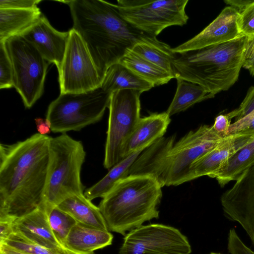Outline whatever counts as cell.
Segmentation results:
<instances>
[{
    "mask_svg": "<svg viewBox=\"0 0 254 254\" xmlns=\"http://www.w3.org/2000/svg\"><path fill=\"white\" fill-rule=\"evenodd\" d=\"M113 236L105 231L76 223L71 229L63 247L74 253L89 254L112 244Z\"/></svg>",
    "mask_w": 254,
    "mask_h": 254,
    "instance_id": "ffe728a7",
    "label": "cell"
},
{
    "mask_svg": "<svg viewBox=\"0 0 254 254\" xmlns=\"http://www.w3.org/2000/svg\"><path fill=\"white\" fill-rule=\"evenodd\" d=\"M252 0H225L224 2L235 8L238 12L242 11Z\"/></svg>",
    "mask_w": 254,
    "mask_h": 254,
    "instance_id": "60d3db41",
    "label": "cell"
},
{
    "mask_svg": "<svg viewBox=\"0 0 254 254\" xmlns=\"http://www.w3.org/2000/svg\"><path fill=\"white\" fill-rule=\"evenodd\" d=\"M187 238L178 229L159 224L142 225L127 233L119 254H190Z\"/></svg>",
    "mask_w": 254,
    "mask_h": 254,
    "instance_id": "7c38bea8",
    "label": "cell"
},
{
    "mask_svg": "<svg viewBox=\"0 0 254 254\" xmlns=\"http://www.w3.org/2000/svg\"><path fill=\"white\" fill-rule=\"evenodd\" d=\"M210 254H218V253H211Z\"/></svg>",
    "mask_w": 254,
    "mask_h": 254,
    "instance_id": "f6af8a7d",
    "label": "cell"
},
{
    "mask_svg": "<svg viewBox=\"0 0 254 254\" xmlns=\"http://www.w3.org/2000/svg\"><path fill=\"white\" fill-rule=\"evenodd\" d=\"M220 201L226 217L238 222L254 245V164L222 194Z\"/></svg>",
    "mask_w": 254,
    "mask_h": 254,
    "instance_id": "4fadbf2b",
    "label": "cell"
},
{
    "mask_svg": "<svg viewBox=\"0 0 254 254\" xmlns=\"http://www.w3.org/2000/svg\"><path fill=\"white\" fill-rule=\"evenodd\" d=\"M247 37L179 54L173 62L175 78L203 87L215 95L238 79L244 62Z\"/></svg>",
    "mask_w": 254,
    "mask_h": 254,
    "instance_id": "3957f363",
    "label": "cell"
},
{
    "mask_svg": "<svg viewBox=\"0 0 254 254\" xmlns=\"http://www.w3.org/2000/svg\"><path fill=\"white\" fill-rule=\"evenodd\" d=\"M138 76L154 86L167 83L173 75L129 50L120 61Z\"/></svg>",
    "mask_w": 254,
    "mask_h": 254,
    "instance_id": "4316f807",
    "label": "cell"
},
{
    "mask_svg": "<svg viewBox=\"0 0 254 254\" xmlns=\"http://www.w3.org/2000/svg\"><path fill=\"white\" fill-rule=\"evenodd\" d=\"M254 58V36L247 37L244 63Z\"/></svg>",
    "mask_w": 254,
    "mask_h": 254,
    "instance_id": "ab89813d",
    "label": "cell"
},
{
    "mask_svg": "<svg viewBox=\"0 0 254 254\" xmlns=\"http://www.w3.org/2000/svg\"><path fill=\"white\" fill-rule=\"evenodd\" d=\"M254 164V139L233 154L209 177L215 178L219 185L224 187L230 182L236 181Z\"/></svg>",
    "mask_w": 254,
    "mask_h": 254,
    "instance_id": "cb8c5ba5",
    "label": "cell"
},
{
    "mask_svg": "<svg viewBox=\"0 0 254 254\" xmlns=\"http://www.w3.org/2000/svg\"><path fill=\"white\" fill-rule=\"evenodd\" d=\"M170 122V116L166 112L140 118L123 147L122 159L136 151L144 150L163 137Z\"/></svg>",
    "mask_w": 254,
    "mask_h": 254,
    "instance_id": "e0dca14e",
    "label": "cell"
},
{
    "mask_svg": "<svg viewBox=\"0 0 254 254\" xmlns=\"http://www.w3.org/2000/svg\"><path fill=\"white\" fill-rule=\"evenodd\" d=\"M239 13L234 7H225L217 17L199 33L172 48L176 54L226 43L243 36L239 26Z\"/></svg>",
    "mask_w": 254,
    "mask_h": 254,
    "instance_id": "5bb4252c",
    "label": "cell"
},
{
    "mask_svg": "<svg viewBox=\"0 0 254 254\" xmlns=\"http://www.w3.org/2000/svg\"><path fill=\"white\" fill-rule=\"evenodd\" d=\"M162 188L149 176H128L121 180L98 206L108 230L125 236L145 221L158 218Z\"/></svg>",
    "mask_w": 254,
    "mask_h": 254,
    "instance_id": "277c9868",
    "label": "cell"
},
{
    "mask_svg": "<svg viewBox=\"0 0 254 254\" xmlns=\"http://www.w3.org/2000/svg\"><path fill=\"white\" fill-rule=\"evenodd\" d=\"M231 120L227 114L219 115L215 119L213 128L216 132L227 135V132L231 124Z\"/></svg>",
    "mask_w": 254,
    "mask_h": 254,
    "instance_id": "8d00e7d4",
    "label": "cell"
},
{
    "mask_svg": "<svg viewBox=\"0 0 254 254\" xmlns=\"http://www.w3.org/2000/svg\"><path fill=\"white\" fill-rule=\"evenodd\" d=\"M254 109V86H251L248 90L246 96L239 107L227 114L231 120L235 118L237 121L251 113Z\"/></svg>",
    "mask_w": 254,
    "mask_h": 254,
    "instance_id": "d6a6232c",
    "label": "cell"
},
{
    "mask_svg": "<svg viewBox=\"0 0 254 254\" xmlns=\"http://www.w3.org/2000/svg\"><path fill=\"white\" fill-rule=\"evenodd\" d=\"M21 36L33 44L47 61L54 63L58 69L60 68L65 54L69 31L56 30L42 14L38 21Z\"/></svg>",
    "mask_w": 254,
    "mask_h": 254,
    "instance_id": "2e32d148",
    "label": "cell"
},
{
    "mask_svg": "<svg viewBox=\"0 0 254 254\" xmlns=\"http://www.w3.org/2000/svg\"><path fill=\"white\" fill-rule=\"evenodd\" d=\"M254 139V129L252 127L227 135L217 145L192 164L190 181L204 176L209 177L233 154Z\"/></svg>",
    "mask_w": 254,
    "mask_h": 254,
    "instance_id": "9a60e30c",
    "label": "cell"
},
{
    "mask_svg": "<svg viewBox=\"0 0 254 254\" xmlns=\"http://www.w3.org/2000/svg\"><path fill=\"white\" fill-rule=\"evenodd\" d=\"M177 87L174 97L166 111L170 116L215 96L198 84L181 78H177Z\"/></svg>",
    "mask_w": 254,
    "mask_h": 254,
    "instance_id": "d4e9b609",
    "label": "cell"
},
{
    "mask_svg": "<svg viewBox=\"0 0 254 254\" xmlns=\"http://www.w3.org/2000/svg\"><path fill=\"white\" fill-rule=\"evenodd\" d=\"M142 92L124 89L111 94L103 165L110 170L122 160L123 147L140 119Z\"/></svg>",
    "mask_w": 254,
    "mask_h": 254,
    "instance_id": "9c48e42d",
    "label": "cell"
},
{
    "mask_svg": "<svg viewBox=\"0 0 254 254\" xmlns=\"http://www.w3.org/2000/svg\"><path fill=\"white\" fill-rule=\"evenodd\" d=\"M57 206L70 215L77 223L109 231L99 207L92 203L84 194L68 197Z\"/></svg>",
    "mask_w": 254,
    "mask_h": 254,
    "instance_id": "44dd1931",
    "label": "cell"
},
{
    "mask_svg": "<svg viewBox=\"0 0 254 254\" xmlns=\"http://www.w3.org/2000/svg\"><path fill=\"white\" fill-rule=\"evenodd\" d=\"M243 67L247 69L251 75L254 77V58L244 63Z\"/></svg>",
    "mask_w": 254,
    "mask_h": 254,
    "instance_id": "7bdbcfd3",
    "label": "cell"
},
{
    "mask_svg": "<svg viewBox=\"0 0 254 254\" xmlns=\"http://www.w3.org/2000/svg\"><path fill=\"white\" fill-rule=\"evenodd\" d=\"M101 86L110 94L124 89H134L143 92L154 87L120 62L108 68Z\"/></svg>",
    "mask_w": 254,
    "mask_h": 254,
    "instance_id": "603a6c76",
    "label": "cell"
},
{
    "mask_svg": "<svg viewBox=\"0 0 254 254\" xmlns=\"http://www.w3.org/2000/svg\"><path fill=\"white\" fill-rule=\"evenodd\" d=\"M13 221L9 219L0 220V244L3 243L13 233Z\"/></svg>",
    "mask_w": 254,
    "mask_h": 254,
    "instance_id": "74e56055",
    "label": "cell"
},
{
    "mask_svg": "<svg viewBox=\"0 0 254 254\" xmlns=\"http://www.w3.org/2000/svg\"><path fill=\"white\" fill-rule=\"evenodd\" d=\"M58 70L60 94L79 93L101 86L102 80L90 53L80 35L73 28Z\"/></svg>",
    "mask_w": 254,
    "mask_h": 254,
    "instance_id": "8fae6325",
    "label": "cell"
},
{
    "mask_svg": "<svg viewBox=\"0 0 254 254\" xmlns=\"http://www.w3.org/2000/svg\"><path fill=\"white\" fill-rule=\"evenodd\" d=\"M0 254H25L16 251L4 244H0Z\"/></svg>",
    "mask_w": 254,
    "mask_h": 254,
    "instance_id": "b9f144b4",
    "label": "cell"
},
{
    "mask_svg": "<svg viewBox=\"0 0 254 254\" xmlns=\"http://www.w3.org/2000/svg\"><path fill=\"white\" fill-rule=\"evenodd\" d=\"M13 87V71L4 42H0V88Z\"/></svg>",
    "mask_w": 254,
    "mask_h": 254,
    "instance_id": "4dcf8cb0",
    "label": "cell"
},
{
    "mask_svg": "<svg viewBox=\"0 0 254 254\" xmlns=\"http://www.w3.org/2000/svg\"><path fill=\"white\" fill-rule=\"evenodd\" d=\"M41 15L38 7L30 9L0 8V42L21 35L35 24Z\"/></svg>",
    "mask_w": 254,
    "mask_h": 254,
    "instance_id": "7402d4cb",
    "label": "cell"
},
{
    "mask_svg": "<svg viewBox=\"0 0 254 254\" xmlns=\"http://www.w3.org/2000/svg\"><path fill=\"white\" fill-rule=\"evenodd\" d=\"M175 135L163 137L145 149L132 164L128 176H151L156 179L162 187H164L165 161L175 143Z\"/></svg>",
    "mask_w": 254,
    "mask_h": 254,
    "instance_id": "d6986e66",
    "label": "cell"
},
{
    "mask_svg": "<svg viewBox=\"0 0 254 254\" xmlns=\"http://www.w3.org/2000/svg\"><path fill=\"white\" fill-rule=\"evenodd\" d=\"M68 251V254H83L74 253H72V252H70V251ZM94 254V253H93V254Z\"/></svg>",
    "mask_w": 254,
    "mask_h": 254,
    "instance_id": "ee69618b",
    "label": "cell"
},
{
    "mask_svg": "<svg viewBox=\"0 0 254 254\" xmlns=\"http://www.w3.org/2000/svg\"><path fill=\"white\" fill-rule=\"evenodd\" d=\"M61 1L69 6L72 28L85 43L102 81L108 68L136 44L161 42L125 20L114 3L102 0Z\"/></svg>",
    "mask_w": 254,
    "mask_h": 254,
    "instance_id": "7a4b0ae2",
    "label": "cell"
},
{
    "mask_svg": "<svg viewBox=\"0 0 254 254\" xmlns=\"http://www.w3.org/2000/svg\"><path fill=\"white\" fill-rule=\"evenodd\" d=\"M48 217L55 237L63 247L71 229L77 223L76 221L70 215L58 206H55L48 211Z\"/></svg>",
    "mask_w": 254,
    "mask_h": 254,
    "instance_id": "f1b7e54d",
    "label": "cell"
},
{
    "mask_svg": "<svg viewBox=\"0 0 254 254\" xmlns=\"http://www.w3.org/2000/svg\"><path fill=\"white\" fill-rule=\"evenodd\" d=\"M228 250L231 254H254V252L242 242L234 229L229 231Z\"/></svg>",
    "mask_w": 254,
    "mask_h": 254,
    "instance_id": "836d02e7",
    "label": "cell"
},
{
    "mask_svg": "<svg viewBox=\"0 0 254 254\" xmlns=\"http://www.w3.org/2000/svg\"><path fill=\"white\" fill-rule=\"evenodd\" d=\"M35 122L39 134L47 135L52 131L51 123L47 118H36Z\"/></svg>",
    "mask_w": 254,
    "mask_h": 254,
    "instance_id": "f35d334b",
    "label": "cell"
},
{
    "mask_svg": "<svg viewBox=\"0 0 254 254\" xmlns=\"http://www.w3.org/2000/svg\"><path fill=\"white\" fill-rule=\"evenodd\" d=\"M50 138L37 133L0 144V220L14 221L45 206Z\"/></svg>",
    "mask_w": 254,
    "mask_h": 254,
    "instance_id": "6da1fadb",
    "label": "cell"
},
{
    "mask_svg": "<svg viewBox=\"0 0 254 254\" xmlns=\"http://www.w3.org/2000/svg\"><path fill=\"white\" fill-rule=\"evenodd\" d=\"M131 50L147 61L173 75V62L176 58L177 55L167 44L161 41L158 43H139Z\"/></svg>",
    "mask_w": 254,
    "mask_h": 254,
    "instance_id": "83f0119b",
    "label": "cell"
},
{
    "mask_svg": "<svg viewBox=\"0 0 254 254\" xmlns=\"http://www.w3.org/2000/svg\"><path fill=\"white\" fill-rule=\"evenodd\" d=\"M111 94L101 86L83 93L60 94L50 103L46 114L51 131H79L99 122L109 107Z\"/></svg>",
    "mask_w": 254,
    "mask_h": 254,
    "instance_id": "8992f818",
    "label": "cell"
},
{
    "mask_svg": "<svg viewBox=\"0 0 254 254\" xmlns=\"http://www.w3.org/2000/svg\"><path fill=\"white\" fill-rule=\"evenodd\" d=\"M86 152L80 141L62 133L49 140V163L44 194L48 211L65 199L84 194L81 170Z\"/></svg>",
    "mask_w": 254,
    "mask_h": 254,
    "instance_id": "5b68a950",
    "label": "cell"
},
{
    "mask_svg": "<svg viewBox=\"0 0 254 254\" xmlns=\"http://www.w3.org/2000/svg\"><path fill=\"white\" fill-rule=\"evenodd\" d=\"M41 0H0V8L30 9L38 7Z\"/></svg>",
    "mask_w": 254,
    "mask_h": 254,
    "instance_id": "e575fe53",
    "label": "cell"
},
{
    "mask_svg": "<svg viewBox=\"0 0 254 254\" xmlns=\"http://www.w3.org/2000/svg\"><path fill=\"white\" fill-rule=\"evenodd\" d=\"M254 124V109L244 117L231 124L226 135L248 128Z\"/></svg>",
    "mask_w": 254,
    "mask_h": 254,
    "instance_id": "d590c367",
    "label": "cell"
},
{
    "mask_svg": "<svg viewBox=\"0 0 254 254\" xmlns=\"http://www.w3.org/2000/svg\"><path fill=\"white\" fill-rule=\"evenodd\" d=\"M188 0H118L120 15L136 29L156 37L164 29L186 24Z\"/></svg>",
    "mask_w": 254,
    "mask_h": 254,
    "instance_id": "ba28073f",
    "label": "cell"
},
{
    "mask_svg": "<svg viewBox=\"0 0 254 254\" xmlns=\"http://www.w3.org/2000/svg\"><path fill=\"white\" fill-rule=\"evenodd\" d=\"M13 232L44 247L64 249L55 237L50 225L45 206L15 219Z\"/></svg>",
    "mask_w": 254,
    "mask_h": 254,
    "instance_id": "ac0fdd59",
    "label": "cell"
},
{
    "mask_svg": "<svg viewBox=\"0 0 254 254\" xmlns=\"http://www.w3.org/2000/svg\"><path fill=\"white\" fill-rule=\"evenodd\" d=\"M239 13V26L242 34L247 37L254 36V0Z\"/></svg>",
    "mask_w": 254,
    "mask_h": 254,
    "instance_id": "1f68e13d",
    "label": "cell"
},
{
    "mask_svg": "<svg viewBox=\"0 0 254 254\" xmlns=\"http://www.w3.org/2000/svg\"><path fill=\"white\" fill-rule=\"evenodd\" d=\"M212 126L202 125L174 143L165 161L164 186H178L190 181V169L198 159L217 145L225 137Z\"/></svg>",
    "mask_w": 254,
    "mask_h": 254,
    "instance_id": "30bf717a",
    "label": "cell"
},
{
    "mask_svg": "<svg viewBox=\"0 0 254 254\" xmlns=\"http://www.w3.org/2000/svg\"><path fill=\"white\" fill-rule=\"evenodd\" d=\"M4 42L12 65L13 87L25 108H30L43 94L48 62L21 35Z\"/></svg>",
    "mask_w": 254,
    "mask_h": 254,
    "instance_id": "52a82bcc",
    "label": "cell"
},
{
    "mask_svg": "<svg viewBox=\"0 0 254 254\" xmlns=\"http://www.w3.org/2000/svg\"><path fill=\"white\" fill-rule=\"evenodd\" d=\"M142 151L129 155L112 167L102 179L84 191L85 196L91 201L105 196L119 182L128 176L130 167Z\"/></svg>",
    "mask_w": 254,
    "mask_h": 254,
    "instance_id": "484cf974",
    "label": "cell"
},
{
    "mask_svg": "<svg viewBox=\"0 0 254 254\" xmlns=\"http://www.w3.org/2000/svg\"><path fill=\"white\" fill-rule=\"evenodd\" d=\"M10 248L25 254H68L65 249H51L29 241L13 232L4 242Z\"/></svg>",
    "mask_w": 254,
    "mask_h": 254,
    "instance_id": "f546056e",
    "label": "cell"
}]
</instances>
